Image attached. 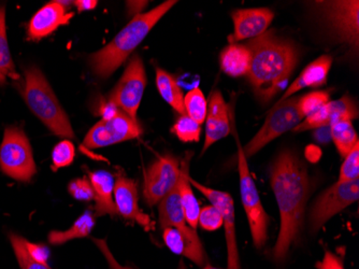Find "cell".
Returning a JSON list of instances; mask_svg holds the SVG:
<instances>
[{
	"label": "cell",
	"instance_id": "obj_30",
	"mask_svg": "<svg viewBox=\"0 0 359 269\" xmlns=\"http://www.w3.org/2000/svg\"><path fill=\"white\" fill-rule=\"evenodd\" d=\"M10 242L13 247L14 254H15L16 260L19 262L22 269H52L48 266V263L38 262L34 260L28 254L26 249L25 242L23 237L20 235L10 234Z\"/></svg>",
	"mask_w": 359,
	"mask_h": 269
},
{
	"label": "cell",
	"instance_id": "obj_26",
	"mask_svg": "<svg viewBox=\"0 0 359 269\" xmlns=\"http://www.w3.org/2000/svg\"><path fill=\"white\" fill-rule=\"evenodd\" d=\"M156 86L159 94L177 113L185 114L184 96L177 81L166 70L156 67Z\"/></svg>",
	"mask_w": 359,
	"mask_h": 269
},
{
	"label": "cell",
	"instance_id": "obj_7",
	"mask_svg": "<svg viewBox=\"0 0 359 269\" xmlns=\"http://www.w3.org/2000/svg\"><path fill=\"white\" fill-rule=\"evenodd\" d=\"M299 97L292 96L283 102L276 103L268 113L267 119L255 136L244 147L245 157H251L274 139L288 131H292L302 123L304 117L298 109Z\"/></svg>",
	"mask_w": 359,
	"mask_h": 269
},
{
	"label": "cell",
	"instance_id": "obj_21",
	"mask_svg": "<svg viewBox=\"0 0 359 269\" xmlns=\"http://www.w3.org/2000/svg\"><path fill=\"white\" fill-rule=\"evenodd\" d=\"M88 180L94 191L95 214L97 216H116V203L113 199V191L116 179L112 173L106 171H94L88 175Z\"/></svg>",
	"mask_w": 359,
	"mask_h": 269
},
{
	"label": "cell",
	"instance_id": "obj_9",
	"mask_svg": "<svg viewBox=\"0 0 359 269\" xmlns=\"http://www.w3.org/2000/svg\"><path fill=\"white\" fill-rule=\"evenodd\" d=\"M358 197V179L350 182H336L314 202L309 214L310 232L313 234L318 232L330 218L356 203Z\"/></svg>",
	"mask_w": 359,
	"mask_h": 269
},
{
	"label": "cell",
	"instance_id": "obj_4",
	"mask_svg": "<svg viewBox=\"0 0 359 269\" xmlns=\"http://www.w3.org/2000/svg\"><path fill=\"white\" fill-rule=\"evenodd\" d=\"M19 88L32 113L54 135L68 139L74 138V129L67 114L60 106L46 77L37 66L28 67Z\"/></svg>",
	"mask_w": 359,
	"mask_h": 269
},
{
	"label": "cell",
	"instance_id": "obj_27",
	"mask_svg": "<svg viewBox=\"0 0 359 269\" xmlns=\"http://www.w3.org/2000/svg\"><path fill=\"white\" fill-rule=\"evenodd\" d=\"M20 81V74L16 72L9 44H8L7 29H6V9L0 6V86L7 81Z\"/></svg>",
	"mask_w": 359,
	"mask_h": 269
},
{
	"label": "cell",
	"instance_id": "obj_33",
	"mask_svg": "<svg viewBox=\"0 0 359 269\" xmlns=\"http://www.w3.org/2000/svg\"><path fill=\"white\" fill-rule=\"evenodd\" d=\"M359 178V143L344 157L337 182L354 181Z\"/></svg>",
	"mask_w": 359,
	"mask_h": 269
},
{
	"label": "cell",
	"instance_id": "obj_16",
	"mask_svg": "<svg viewBox=\"0 0 359 269\" xmlns=\"http://www.w3.org/2000/svg\"><path fill=\"white\" fill-rule=\"evenodd\" d=\"M358 117V108L354 100L348 96H344L338 100L328 102L313 114L309 115L292 131L295 133L322 129L330 126L341 120L353 121Z\"/></svg>",
	"mask_w": 359,
	"mask_h": 269
},
{
	"label": "cell",
	"instance_id": "obj_39",
	"mask_svg": "<svg viewBox=\"0 0 359 269\" xmlns=\"http://www.w3.org/2000/svg\"><path fill=\"white\" fill-rule=\"evenodd\" d=\"M25 246L28 254L34 260L41 263L48 262V250L46 247L42 246V244H32L28 240H26Z\"/></svg>",
	"mask_w": 359,
	"mask_h": 269
},
{
	"label": "cell",
	"instance_id": "obj_31",
	"mask_svg": "<svg viewBox=\"0 0 359 269\" xmlns=\"http://www.w3.org/2000/svg\"><path fill=\"white\" fill-rule=\"evenodd\" d=\"M172 133L183 143H197L201 139V127L189 115L183 114L175 122Z\"/></svg>",
	"mask_w": 359,
	"mask_h": 269
},
{
	"label": "cell",
	"instance_id": "obj_41",
	"mask_svg": "<svg viewBox=\"0 0 359 269\" xmlns=\"http://www.w3.org/2000/svg\"><path fill=\"white\" fill-rule=\"evenodd\" d=\"M127 8L130 14H135V16L139 15L140 12L148 6V1H127Z\"/></svg>",
	"mask_w": 359,
	"mask_h": 269
},
{
	"label": "cell",
	"instance_id": "obj_22",
	"mask_svg": "<svg viewBox=\"0 0 359 269\" xmlns=\"http://www.w3.org/2000/svg\"><path fill=\"white\" fill-rule=\"evenodd\" d=\"M191 155L187 153V157L181 161V171H180L177 187L181 205H182L183 211H184L185 220L191 228L196 230V228L198 225L201 207H199L198 200L195 197V194H194L193 189H191V184L189 181Z\"/></svg>",
	"mask_w": 359,
	"mask_h": 269
},
{
	"label": "cell",
	"instance_id": "obj_2",
	"mask_svg": "<svg viewBox=\"0 0 359 269\" xmlns=\"http://www.w3.org/2000/svg\"><path fill=\"white\" fill-rule=\"evenodd\" d=\"M245 46L252 55L250 83L260 100L269 102L295 70L299 60L297 48L290 40L278 37L273 30L250 40Z\"/></svg>",
	"mask_w": 359,
	"mask_h": 269
},
{
	"label": "cell",
	"instance_id": "obj_38",
	"mask_svg": "<svg viewBox=\"0 0 359 269\" xmlns=\"http://www.w3.org/2000/svg\"><path fill=\"white\" fill-rule=\"evenodd\" d=\"M318 269H346L344 261L339 258L337 254H332L330 251H326L322 261L316 263Z\"/></svg>",
	"mask_w": 359,
	"mask_h": 269
},
{
	"label": "cell",
	"instance_id": "obj_32",
	"mask_svg": "<svg viewBox=\"0 0 359 269\" xmlns=\"http://www.w3.org/2000/svg\"><path fill=\"white\" fill-rule=\"evenodd\" d=\"M330 94L326 91H316V92L309 93L304 96L299 97L298 102V109L300 114L304 119L309 115L313 114L314 112L322 108L324 105L330 102Z\"/></svg>",
	"mask_w": 359,
	"mask_h": 269
},
{
	"label": "cell",
	"instance_id": "obj_12",
	"mask_svg": "<svg viewBox=\"0 0 359 269\" xmlns=\"http://www.w3.org/2000/svg\"><path fill=\"white\" fill-rule=\"evenodd\" d=\"M142 133V127L138 121L118 110L116 115L97 123L84 138V145L88 149H100L116 143L138 138Z\"/></svg>",
	"mask_w": 359,
	"mask_h": 269
},
{
	"label": "cell",
	"instance_id": "obj_19",
	"mask_svg": "<svg viewBox=\"0 0 359 269\" xmlns=\"http://www.w3.org/2000/svg\"><path fill=\"white\" fill-rule=\"evenodd\" d=\"M229 133H231V123H229L228 107L222 93L217 91L212 94L209 107H208L205 141L203 153H205L212 145L227 137Z\"/></svg>",
	"mask_w": 359,
	"mask_h": 269
},
{
	"label": "cell",
	"instance_id": "obj_20",
	"mask_svg": "<svg viewBox=\"0 0 359 269\" xmlns=\"http://www.w3.org/2000/svg\"><path fill=\"white\" fill-rule=\"evenodd\" d=\"M332 65V56L322 55L320 58H316L302 70V74L290 84V88H286L285 93L278 103L283 102L285 99L294 96V94L304 88H316L324 86L327 81Z\"/></svg>",
	"mask_w": 359,
	"mask_h": 269
},
{
	"label": "cell",
	"instance_id": "obj_25",
	"mask_svg": "<svg viewBox=\"0 0 359 269\" xmlns=\"http://www.w3.org/2000/svg\"><path fill=\"white\" fill-rule=\"evenodd\" d=\"M96 224L94 214L90 211L84 212L79 216L72 228L66 230H53L48 234V242L54 246L64 244L70 240L88 237Z\"/></svg>",
	"mask_w": 359,
	"mask_h": 269
},
{
	"label": "cell",
	"instance_id": "obj_23",
	"mask_svg": "<svg viewBox=\"0 0 359 269\" xmlns=\"http://www.w3.org/2000/svg\"><path fill=\"white\" fill-rule=\"evenodd\" d=\"M159 224L163 230L167 228H175L182 232L194 230L185 220L181 200H180L177 187L165 196L158 204Z\"/></svg>",
	"mask_w": 359,
	"mask_h": 269
},
{
	"label": "cell",
	"instance_id": "obj_34",
	"mask_svg": "<svg viewBox=\"0 0 359 269\" xmlns=\"http://www.w3.org/2000/svg\"><path fill=\"white\" fill-rule=\"evenodd\" d=\"M76 155V149L74 143L69 140H62L55 145L53 153H52V162L53 167L62 168L70 165L74 162Z\"/></svg>",
	"mask_w": 359,
	"mask_h": 269
},
{
	"label": "cell",
	"instance_id": "obj_11",
	"mask_svg": "<svg viewBox=\"0 0 359 269\" xmlns=\"http://www.w3.org/2000/svg\"><path fill=\"white\" fill-rule=\"evenodd\" d=\"M181 162L175 155H165L153 162L144 171L143 197L150 207L168 195L180 177Z\"/></svg>",
	"mask_w": 359,
	"mask_h": 269
},
{
	"label": "cell",
	"instance_id": "obj_35",
	"mask_svg": "<svg viewBox=\"0 0 359 269\" xmlns=\"http://www.w3.org/2000/svg\"><path fill=\"white\" fill-rule=\"evenodd\" d=\"M198 223L203 230H217L223 226V216L215 206H207L199 212Z\"/></svg>",
	"mask_w": 359,
	"mask_h": 269
},
{
	"label": "cell",
	"instance_id": "obj_28",
	"mask_svg": "<svg viewBox=\"0 0 359 269\" xmlns=\"http://www.w3.org/2000/svg\"><path fill=\"white\" fill-rule=\"evenodd\" d=\"M330 137L336 145L339 155L346 157L359 143L358 135L355 131L352 121L341 120L330 125Z\"/></svg>",
	"mask_w": 359,
	"mask_h": 269
},
{
	"label": "cell",
	"instance_id": "obj_14",
	"mask_svg": "<svg viewBox=\"0 0 359 269\" xmlns=\"http://www.w3.org/2000/svg\"><path fill=\"white\" fill-rule=\"evenodd\" d=\"M233 21V35L228 37L231 44L241 40L254 39L267 32L274 19V13L268 8H251L236 10L231 13Z\"/></svg>",
	"mask_w": 359,
	"mask_h": 269
},
{
	"label": "cell",
	"instance_id": "obj_5",
	"mask_svg": "<svg viewBox=\"0 0 359 269\" xmlns=\"http://www.w3.org/2000/svg\"><path fill=\"white\" fill-rule=\"evenodd\" d=\"M0 169L8 177L22 182L30 181L37 173L29 140L20 127L6 129L0 145Z\"/></svg>",
	"mask_w": 359,
	"mask_h": 269
},
{
	"label": "cell",
	"instance_id": "obj_17",
	"mask_svg": "<svg viewBox=\"0 0 359 269\" xmlns=\"http://www.w3.org/2000/svg\"><path fill=\"white\" fill-rule=\"evenodd\" d=\"M74 15V12L68 11L62 1L46 4L30 20L27 27L28 39L37 41L48 37L60 26L67 25Z\"/></svg>",
	"mask_w": 359,
	"mask_h": 269
},
{
	"label": "cell",
	"instance_id": "obj_8",
	"mask_svg": "<svg viewBox=\"0 0 359 269\" xmlns=\"http://www.w3.org/2000/svg\"><path fill=\"white\" fill-rule=\"evenodd\" d=\"M318 13L325 27L338 41L358 48L359 1H316Z\"/></svg>",
	"mask_w": 359,
	"mask_h": 269
},
{
	"label": "cell",
	"instance_id": "obj_18",
	"mask_svg": "<svg viewBox=\"0 0 359 269\" xmlns=\"http://www.w3.org/2000/svg\"><path fill=\"white\" fill-rule=\"evenodd\" d=\"M163 240L173 254L185 256L198 266L207 264V254L195 230L182 232L175 228H167L163 232Z\"/></svg>",
	"mask_w": 359,
	"mask_h": 269
},
{
	"label": "cell",
	"instance_id": "obj_40",
	"mask_svg": "<svg viewBox=\"0 0 359 269\" xmlns=\"http://www.w3.org/2000/svg\"><path fill=\"white\" fill-rule=\"evenodd\" d=\"M74 5L78 8L79 12L90 11L97 7L98 1L96 0H79V1H74Z\"/></svg>",
	"mask_w": 359,
	"mask_h": 269
},
{
	"label": "cell",
	"instance_id": "obj_29",
	"mask_svg": "<svg viewBox=\"0 0 359 269\" xmlns=\"http://www.w3.org/2000/svg\"><path fill=\"white\" fill-rule=\"evenodd\" d=\"M185 114L189 115L191 120L203 124L207 119L208 104L205 95L201 88H195L187 93L184 97Z\"/></svg>",
	"mask_w": 359,
	"mask_h": 269
},
{
	"label": "cell",
	"instance_id": "obj_6",
	"mask_svg": "<svg viewBox=\"0 0 359 269\" xmlns=\"http://www.w3.org/2000/svg\"><path fill=\"white\" fill-rule=\"evenodd\" d=\"M237 145L238 171H239L242 204L247 214L254 246L259 250L264 248L268 240L269 216L260 202L259 194L256 189L255 182L252 178L251 171L248 165L247 157L244 155L243 147L240 145L239 140L237 141Z\"/></svg>",
	"mask_w": 359,
	"mask_h": 269
},
{
	"label": "cell",
	"instance_id": "obj_36",
	"mask_svg": "<svg viewBox=\"0 0 359 269\" xmlns=\"http://www.w3.org/2000/svg\"><path fill=\"white\" fill-rule=\"evenodd\" d=\"M68 191L72 197L81 202H90L94 199L92 184L86 177L72 180L68 185Z\"/></svg>",
	"mask_w": 359,
	"mask_h": 269
},
{
	"label": "cell",
	"instance_id": "obj_3",
	"mask_svg": "<svg viewBox=\"0 0 359 269\" xmlns=\"http://www.w3.org/2000/svg\"><path fill=\"white\" fill-rule=\"evenodd\" d=\"M175 4H177L175 0H169L151 11L134 16L110 44L88 58L93 74L102 79L109 78Z\"/></svg>",
	"mask_w": 359,
	"mask_h": 269
},
{
	"label": "cell",
	"instance_id": "obj_10",
	"mask_svg": "<svg viewBox=\"0 0 359 269\" xmlns=\"http://www.w3.org/2000/svg\"><path fill=\"white\" fill-rule=\"evenodd\" d=\"M147 74L140 56L134 55L129 60L126 70L116 88L109 96V103L118 107L127 115L137 120V112L147 86Z\"/></svg>",
	"mask_w": 359,
	"mask_h": 269
},
{
	"label": "cell",
	"instance_id": "obj_13",
	"mask_svg": "<svg viewBox=\"0 0 359 269\" xmlns=\"http://www.w3.org/2000/svg\"><path fill=\"white\" fill-rule=\"evenodd\" d=\"M189 183L203 194L212 206H215L223 216L224 228H225L226 244H227V269H241L240 264L239 250L236 237L235 203L227 192L217 191L210 189L203 184L196 181L189 176Z\"/></svg>",
	"mask_w": 359,
	"mask_h": 269
},
{
	"label": "cell",
	"instance_id": "obj_42",
	"mask_svg": "<svg viewBox=\"0 0 359 269\" xmlns=\"http://www.w3.org/2000/svg\"><path fill=\"white\" fill-rule=\"evenodd\" d=\"M203 269H223V268H217V267H213L212 265L205 264V266L203 267Z\"/></svg>",
	"mask_w": 359,
	"mask_h": 269
},
{
	"label": "cell",
	"instance_id": "obj_24",
	"mask_svg": "<svg viewBox=\"0 0 359 269\" xmlns=\"http://www.w3.org/2000/svg\"><path fill=\"white\" fill-rule=\"evenodd\" d=\"M251 52L245 44H229L221 53V68L231 77L245 76L251 66Z\"/></svg>",
	"mask_w": 359,
	"mask_h": 269
},
{
	"label": "cell",
	"instance_id": "obj_1",
	"mask_svg": "<svg viewBox=\"0 0 359 269\" xmlns=\"http://www.w3.org/2000/svg\"><path fill=\"white\" fill-rule=\"evenodd\" d=\"M269 177L281 216V228L272 258L276 264H282L292 244L299 240L311 184L306 165L288 149L276 155L269 168Z\"/></svg>",
	"mask_w": 359,
	"mask_h": 269
},
{
	"label": "cell",
	"instance_id": "obj_15",
	"mask_svg": "<svg viewBox=\"0 0 359 269\" xmlns=\"http://www.w3.org/2000/svg\"><path fill=\"white\" fill-rule=\"evenodd\" d=\"M113 196L118 214L129 221L136 222L147 230H152V220L139 207L138 190L134 180L125 175H118L114 184Z\"/></svg>",
	"mask_w": 359,
	"mask_h": 269
},
{
	"label": "cell",
	"instance_id": "obj_37",
	"mask_svg": "<svg viewBox=\"0 0 359 269\" xmlns=\"http://www.w3.org/2000/svg\"><path fill=\"white\" fill-rule=\"evenodd\" d=\"M93 242H94L95 244L98 247V249H100L102 256L106 258L107 262H108L110 269H133L132 267L123 266V265H121L120 263L116 261V258H114L112 252H111L110 249H109L106 240H97V238H94Z\"/></svg>",
	"mask_w": 359,
	"mask_h": 269
}]
</instances>
